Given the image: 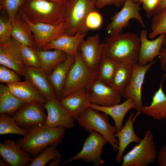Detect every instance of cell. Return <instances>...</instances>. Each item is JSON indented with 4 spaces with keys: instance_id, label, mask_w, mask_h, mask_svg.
<instances>
[{
    "instance_id": "obj_1",
    "label": "cell",
    "mask_w": 166,
    "mask_h": 166,
    "mask_svg": "<svg viewBox=\"0 0 166 166\" xmlns=\"http://www.w3.org/2000/svg\"><path fill=\"white\" fill-rule=\"evenodd\" d=\"M101 44L102 55L118 62L137 63L140 41L135 33L122 32L110 35Z\"/></svg>"
},
{
    "instance_id": "obj_2",
    "label": "cell",
    "mask_w": 166,
    "mask_h": 166,
    "mask_svg": "<svg viewBox=\"0 0 166 166\" xmlns=\"http://www.w3.org/2000/svg\"><path fill=\"white\" fill-rule=\"evenodd\" d=\"M65 129L63 127L52 128L45 124L39 125L28 130L27 135L18 139L17 143L23 150L35 157L49 146L61 144Z\"/></svg>"
},
{
    "instance_id": "obj_3",
    "label": "cell",
    "mask_w": 166,
    "mask_h": 166,
    "mask_svg": "<svg viewBox=\"0 0 166 166\" xmlns=\"http://www.w3.org/2000/svg\"><path fill=\"white\" fill-rule=\"evenodd\" d=\"M20 8L33 23L57 25L65 20L66 5L48 0H24Z\"/></svg>"
},
{
    "instance_id": "obj_4",
    "label": "cell",
    "mask_w": 166,
    "mask_h": 166,
    "mask_svg": "<svg viewBox=\"0 0 166 166\" xmlns=\"http://www.w3.org/2000/svg\"><path fill=\"white\" fill-rule=\"evenodd\" d=\"M97 0H70L66 5L65 33L73 36L77 33L87 34L86 18L91 11L97 9Z\"/></svg>"
},
{
    "instance_id": "obj_5",
    "label": "cell",
    "mask_w": 166,
    "mask_h": 166,
    "mask_svg": "<svg viewBox=\"0 0 166 166\" xmlns=\"http://www.w3.org/2000/svg\"><path fill=\"white\" fill-rule=\"evenodd\" d=\"M108 115L90 107L77 120L78 123L87 132L95 131L102 135L108 141L114 151L118 150L119 142L114 136L117 130L115 126L109 121Z\"/></svg>"
},
{
    "instance_id": "obj_6",
    "label": "cell",
    "mask_w": 166,
    "mask_h": 166,
    "mask_svg": "<svg viewBox=\"0 0 166 166\" xmlns=\"http://www.w3.org/2000/svg\"><path fill=\"white\" fill-rule=\"evenodd\" d=\"M97 77L96 71L86 65L78 50L68 73L60 100L77 90L88 88Z\"/></svg>"
},
{
    "instance_id": "obj_7",
    "label": "cell",
    "mask_w": 166,
    "mask_h": 166,
    "mask_svg": "<svg viewBox=\"0 0 166 166\" xmlns=\"http://www.w3.org/2000/svg\"><path fill=\"white\" fill-rule=\"evenodd\" d=\"M157 151L153 136L147 130L142 139L123 156L121 166H148L156 158Z\"/></svg>"
},
{
    "instance_id": "obj_8",
    "label": "cell",
    "mask_w": 166,
    "mask_h": 166,
    "mask_svg": "<svg viewBox=\"0 0 166 166\" xmlns=\"http://www.w3.org/2000/svg\"><path fill=\"white\" fill-rule=\"evenodd\" d=\"M108 142V140L102 135L93 131L90 133L85 139L81 151L73 157L60 164L59 165L79 159L87 163L93 162L95 166L102 165L105 163L101 156L103 151V148Z\"/></svg>"
},
{
    "instance_id": "obj_9",
    "label": "cell",
    "mask_w": 166,
    "mask_h": 166,
    "mask_svg": "<svg viewBox=\"0 0 166 166\" xmlns=\"http://www.w3.org/2000/svg\"><path fill=\"white\" fill-rule=\"evenodd\" d=\"M18 13L30 26L34 35L37 50H43L50 42L65 33L64 22L57 25L42 22L33 23L28 19L20 8Z\"/></svg>"
},
{
    "instance_id": "obj_10",
    "label": "cell",
    "mask_w": 166,
    "mask_h": 166,
    "mask_svg": "<svg viewBox=\"0 0 166 166\" xmlns=\"http://www.w3.org/2000/svg\"><path fill=\"white\" fill-rule=\"evenodd\" d=\"M140 4L135 2L133 0H126L121 10L115 13L111 18V22L106 27L107 33L111 35L122 32L123 29L128 26L130 20L132 19H136L142 27H145L140 13L141 10Z\"/></svg>"
},
{
    "instance_id": "obj_11",
    "label": "cell",
    "mask_w": 166,
    "mask_h": 166,
    "mask_svg": "<svg viewBox=\"0 0 166 166\" xmlns=\"http://www.w3.org/2000/svg\"><path fill=\"white\" fill-rule=\"evenodd\" d=\"M45 104L34 102L25 104L12 117L19 126L28 131L44 124L47 117Z\"/></svg>"
},
{
    "instance_id": "obj_12",
    "label": "cell",
    "mask_w": 166,
    "mask_h": 166,
    "mask_svg": "<svg viewBox=\"0 0 166 166\" xmlns=\"http://www.w3.org/2000/svg\"><path fill=\"white\" fill-rule=\"evenodd\" d=\"M155 60L144 65L134 64L130 82L126 88L123 97L126 100L131 98L135 104V109L141 112L143 107L141 89L145 75L150 67L155 63Z\"/></svg>"
},
{
    "instance_id": "obj_13",
    "label": "cell",
    "mask_w": 166,
    "mask_h": 166,
    "mask_svg": "<svg viewBox=\"0 0 166 166\" xmlns=\"http://www.w3.org/2000/svg\"><path fill=\"white\" fill-rule=\"evenodd\" d=\"M91 103L103 107L119 104L123 96L110 85L97 78L88 88Z\"/></svg>"
},
{
    "instance_id": "obj_14",
    "label": "cell",
    "mask_w": 166,
    "mask_h": 166,
    "mask_svg": "<svg viewBox=\"0 0 166 166\" xmlns=\"http://www.w3.org/2000/svg\"><path fill=\"white\" fill-rule=\"evenodd\" d=\"M19 43L12 37L8 41L0 43V64L24 77L25 66L21 56Z\"/></svg>"
},
{
    "instance_id": "obj_15",
    "label": "cell",
    "mask_w": 166,
    "mask_h": 166,
    "mask_svg": "<svg viewBox=\"0 0 166 166\" xmlns=\"http://www.w3.org/2000/svg\"><path fill=\"white\" fill-rule=\"evenodd\" d=\"M59 101L63 108L77 121L91 103L90 93L86 88L77 90Z\"/></svg>"
},
{
    "instance_id": "obj_16",
    "label": "cell",
    "mask_w": 166,
    "mask_h": 166,
    "mask_svg": "<svg viewBox=\"0 0 166 166\" xmlns=\"http://www.w3.org/2000/svg\"><path fill=\"white\" fill-rule=\"evenodd\" d=\"M45 107L47 113L45 124L52 128L63 127L70 129L74 127V119L61 106L58 99L46 101Z\"/></svg>"
},
{
    "instance_id": "obj_17",
    "label": "cell",
    "mask_w": 166,
    "mask_h": 166,
    "mask_svg": "<svg viewBox=\"0 0 166 166\" xmlns=\"http://www.w3.org/2000/svg\"><path fill=\"white\" fill-rule=\"evenodd\" d=\"M82 59L90 69L96 71L102 55V48L98 34L85 38L79 47Z\"/></svg>"
},
{
    "instance_id": "obj_18",
    "label": "cell",
    "mask_w": 166,
    "mask_h": 166,
    "mask_svg": "<svg viewBox=\"0 0 166 166\" xmlns=\"http://www.w3.org/2000/svg\"><path fill=\"white\" fill-rule=\"evenodd\" d=\"M3 143H0V154L10 165H29L33 159L30 153L23 150L12 140L6 139Z\"/></svg>"
},
{
    "instance_id": "obj_19",
    "label": "cell",
    "mask_w": 166,
    "mask_h": 166,
    "mask_svg": "<svg viewBox=\"0 0 166 166\" xmlns=\"http://www.w3.org/2000/svg\"><path fill=\"white\" fill-rule=\"evenodd\" d=\"M166 34H161L156 39L150 40L147 38V31L142 29L140 33V51L137 64L145 65L159 56Z\"/></svg>"
},
{
    "instance_id": "obj_20",
    "label": "cell",
    "mask_w": 166,
    "mask_h": 166,
    "mask_svg": "<svg viewBox=\"0 0 166 166\" xmlns=\"http://www.w3.org/2000/svg\"><path fill=\"white\" fill-rule=\"evenodd\" d=\"M141 113L137 112L134 115L132 112L129 115L125 125L121 129L115 134L116 138H117L119 142L118 150L116 159L117 162L121 163L122 162V158L124 151L127 146L131 143H139L141 139L135 133L133 128V124L137 117Z\"/></svg>"
},
{
    "instance_id": "obj_21",
    "label": "cell",
    "mask_w": 166,
    "mask_h": 166,
    "mask_svg": "<svg viewBox=\"0 0 166 166\" xmlns=\"http://www.w3.org/2000/svg\"><path fill=\"white\" fill-rule=\"evenodd\" d=\"M24 77L35 86L46 101L57 99L47 77L40 68L25 66Z\"/></svg>"
},
{
    "instance_id": "obj_22",
    "label": "cell",
    "mask_w": 166,
    "mask_h": 166,
    "mask_svg": "<svg viewBox=\"0 0 166 166\" xmlns=\"http://www.w3.org/2000/svg\"><path fill=\"white\" fill-rule=\"evenodd\" d=\"M12 93L25 104L34 102L45 103L46 101L42 95L28 80L7 84Z\"/></svg>"
},
{
    "instance_id": "obj_23",
    "label": "cell",
    "mask_w": 166,
    "mask_h": 166,
    "mask_svg": "<svg viewBox=\"0 0 166 166\" xmlns=\"http://www.w3.org/2000/svg\"><path fill=\"white\" fill-rule=\"evenodd\" d=\"M86 34L77 33L70 36L65 33L48 44L43 50L57 49L75 56L77 54L79 45Z\"/></svg>"
},
{
    "instance_id": "obj_24",
    "label": "cell",
    "mask_w": 166,
    "mask_h": 166,
    "mask_svg": "<svg viewBox=\"0 0 166 166\" xmlns=\"http://www.w3.org/2000/svg\"><path fill=\"white\" fill-rule=\"evenodd\" d=\"M89 106L93 109L104 113L113 119L117 132L123 127L122 124L125 116L131 109L135 108L133 100L129 98L122 103L112 106L103 107L90 103Z\"/></svg>"
},
{
    "instance_id": "obj_25",
    "label": "cell",
    "mask_w": 166,
    "mask_h": 166,
    "mask_svg": "<svg viewBox=\"0 0 166 166\" xmlns=\"http://www.w3.org/2000/svg\"><path fill=\"white\" fill-rule=\"evenodd\" d=\"M75 57L68 54L66 58L57 65L47 77L59 100L68 73L74 61Z\"/></svg>"
},
{
    "instance_id": "obj_26",
    "label": "cell",
    "mask_w": 166,
    "mask_h": 166,
    "mask_svg": "<svg viewBox=\"0 0 166 166\" xmlns=\"http://www.w3.org/2000/svg\"><path fill=\"white\" fill-rule=\"evenodd\" d=\"M164 76L158 89L154 93L152 101L148 106H143L141 112L153 119L162 121L166 120V95L162 87Z\"/></svg>"
},
{
    "instance_id": "obj_27",
    "label": "cell",
    "mask_w": 166,
    "mask_h": 166,
    "mask_svg": "<svg viewBox=\"0 0 166 166\" xmlns=\"http://www.w3.org/2000/svg\"><path fill=\"white\" fill-rule=\"evenodd\" d=\"M11 37L19 43L36 49L34 35L28 24L18 13L11 22Z\"/></svg>"
},
{
    "instance_id": "obj_28",
    "label": "cell",
    "mask_w": 166,
    "mask_h": 166,
    "mask_svg": "<svg viewBox=\"0 0 166 166\" xmlns=\"http://www.w3.org/2000/svg\"><path fill=\"white\" fill-rule=\"evenodd\" d=\"M39 58L40 69L48 77L54 68L58 64L65 60L68 54L65 52L57 49L53 50H36Z\"/></svg>"
},
{
    "instance_id": "obj_29",
    "label": "cell",
    "mask_w": 166,
    "mask_h": 166,
    "mask_svg": "<svg viewBox=\"0 0 166 166\" xmlns=\"http://www.w3.org/2000/svg\"><path fill=\"white\" fill-rule=\"evenodd\" d=\"M133 65L118 62L110 85L123 96L132 76Z\"/></svg>"
},
{
    "instance_id": "obj_30",
    "label": "cell",
    "mask_w": 166,
    "mask_h": 166,
    "mask_svg": "<svg viewBox=\"0 0 166 166\" xmlns=\"http://www.w3.org/2000/svg\"><path fill=\"white\" fill-rule=\"evenodd\" d=\"M25 104L12 93L6 85H0V113L12 116Z\"/></svg>"
},
{
    "instance_id": "obj_31",
    "label": "cell",
    "mask_w": 166,
    "mask_h": 166,
    "mask_svg": "<svg viewBox=\"0 0 166 166\" xmlns=\"http://www.w3.org/2000/svg\"><path fill=\"white\" fill-rule=\"evenodd\" d=\"M118 62L102 55L96 70L97 78L110 85Z\"/></svg>"
},
{
    "instance_id": "obj_32",
    "label": "cell",
    "mask_w": 166,
    "mask_h": 166,
    "mask_svg": "<svg viewBox=\"0 0 166 166\" xmlns=\"http://www.w3.org/2000/svg\"><path fill=\"white\" fill-rule=\"evenodd\" d=\"M28 131L19 126L12 117L5 113H0V135L16 134L23 136Z\"/></svg>"
},
{
    "instance_id": "obj_33",
    "label": "cell",
    "mask_w": 166,
    "mask_h": 166,
    "mask_svg": "<svg viewBox=\"0 0 166 166\" xmlns=\"http://www.w3.org/2000/svg\"><path fill=\"white\" fill-rule=\"evenodd\" d=\"M153 16L151 25L152 32L149 35L150 39L159 34H166V8Z\"/></svg>"
},
{
    "instance_id": "obj_34",
    "label": "cell",
    "mask_w": 166,
    "mask_h": 166,
    "mask_svg": "<svg viewBox=\"0 0 166 166\" xmlns=\"http://www.w3.org/2000/svg\"><path fill=\"white\" fill-rule=\"evenodd\" d=\"M57 146L51 145L32 159L29 166H45L50 160L60 154Z\"/></svg>"
},
{
    "instance_id": "obj_35",
    "label": "cell",
    "mask_w": 166,
    "mask_h": 166,
    "mask_svg": "<svg viewBox=\"0 0 166 166\" xmlns=\"http://www.w3.org/2000/svg\"><path fill=\"white\" fill-rule=\"evenodd\" d=\"M19 48L23 62L26 67L40 68V61L36 49L20 43Z\"/></svg>"
},
{
    "instance_id": "obj_36",
    "label": "cell",
    "mask_w": 166,
    "mask_h": 166,
    "mask_svg": "<svg viewBox=\"0 0 166 166\" xmlns=\"http://www.w3.org/2000/svg\"><path fill=\"white\" fill-rule=\"evenodd\" d=\"M24 0H0L1 9L6 13L9 20L12 22L18 13Z\"/></svg>"
},
{
    "instance_id": "obj_37",
    "label": "cell",
    "mask_w": 166,
    "mask_h": 166,
    "mask_svg": "<svg viewBox=\"0 0 166 166\" xmlns=\"http://www.w3.org/2000/svg\"><path fill=\"white\" fill-rule=\"evenodd\" d=\"M11 22L3 15L0 17V43L5 42L11 38Z\"/></svg>"
},
{
    "instance_id": "obj_38",
    "label": "cell",
    "mask_w": 166,
    "mask_h": 166,
    "mask_svg": "<svg viewBox=\"0 0 166 166\" xmlns=\"http://www.w3.org/2000/svg\"><path fill=\"white\" fill-rule=\"evenodd\" d=\"M18 73L13 69L5 66L0 65V81L7 84L20 81Z\"/></svg>"
},
{
    "instance_id": "obj_39",
    "label": "cell",
    "mask_w": 166,
    "mask_h": 166,
    "mask_svg": "<svg viewBox=\"0 0 166 166\" xmlns=\"http://www.w3.org/2000/svg\"><path fill=\"white\" fill-rule=\"evenodd\" d=\"M102 23V16L96 9L89 13L86 18L85 24L87 29L89 30L100 28Z\"/></svg>"
},
{
    "instance_id": "obj_40",
    "label": "cell",
    "mask_w": 166,
    "mask_h": 166,
    "mask_svg": "<svg viewBox=\"0 0 166 166\" xmlns=\"http://www.w3.org/2000/svg\"><path fill=\"white\" fill-rule=\"evenodd\" d=\"M126 0H97L96 6L97 9H101L107 6L113 5L117 7H122Z\"/></svg>"
},
{
    "instance_id": "obj_41",
    "label": "cell",
    "mask_w": 166,
    "mask_h": 166,
    "mask_svg": "<svg viewBox=\"0 0 166 166\" xmlns=\"http://www.w3.org/2000/svg\"><path fill=\"white\" fill-rule=\"evenodd\" d=\"M159 0H146L142 3L143 7L146 13V16L151 18L156 8Z\"/></svg>"
},
{
    "instance_id": "obj_42",
    "label": "cell",
    "mask_w": 166,
    "mask_h": 166,
    "mask_svg": "<svg viewBox=\"0 0 166 166\" xmlns=\"http://www.w3.org/2000/svg\"><path fill=\"white\" fill-rule=\"evenodd\" d=\"M158 57L160 60L161 68L166 73V35Z\"/></svg>"
},
{
    "instance_id": "obj_43",
    "label": "cell",
    "mask_w": 166,
    "mask_h": 166,
    "mask_svg": "<svg viewBox=\"0 0 166 166\" xmlns=\"http://www.w3.org/2000/svg\"><path fill=\"white\" fill-rule=\"evenodd\" d=\"M156 159L159 166H166V143L157 152Z\"/></svg>"
},
{
    "instance_id": "obj_44",
    "label": "cell",
    "mask_w": 166,
    "mask_h": 166,
    "mask_svg": "<svg viewBox=\"0 0 166 166\" xmlns=\"http://www.w3.org/2000/svg\"><path fill=\"white\" fill-rule=\"evenodd\" d=\"M166 8V0H159L158 4L154 11L153 16L157 14Z\"/></svg>"
},
{
    "instance_id": "obj_45",
    "label": "cell",
    "mask_w": 166,
    "mask_h": 166,
    "mask_svg": "<svg viewBox=\"0 0 166 166\" xmlns=\"http://www.w3.org/2000/svg\"><path fill=\"white\" fill-rule=\"evenodd\" d=\"M62 156L60 154L57 156L52 159L49 164V166H59L61 161Z\"/></svg>"
},
{
    "instance_id": "obj_46",
    "label": "cell",
    "mask_w": 166,
    "mask_h": 166,
    "mask_svg": "<svg viewBox=\"0 0 166 166\" xmlns=\"http://www.w3.org/2000/svg\"><path fill=\"white\" fill-rule=\"evenodd\" d=\"M66 5L70 0H48Z\"/></svg>"
},
{
    "instance_id": "obj_47",
    "label": "cell",
    "mask_w": 166,
    "mask_h": 166,
    "mask_svg": "<svg viewBox=\"0 0 166 166\" xmlns=\"http://www.w3.org/2000/svg\"><path fill=\"white\" fill-rule=\"evenodd\" d=\"M9 164L6 161L2 156L0 158V166H9Z\"/></svg>"
},
{
    "instance_id": "obj_48",
    "label": "cell",
    "mask_w": 166,
    "mask_h": 166,
    "mask_svg": "<svg viewBox=\"0 0 166 166\" xmlns=\"http://www.w3.org/2000/svg\"><path fill=\"white\" fill-rule=\"evenodd\" d=\"M146 0H133L135 3H142Z\"/></svg>"
}]
</instances>
